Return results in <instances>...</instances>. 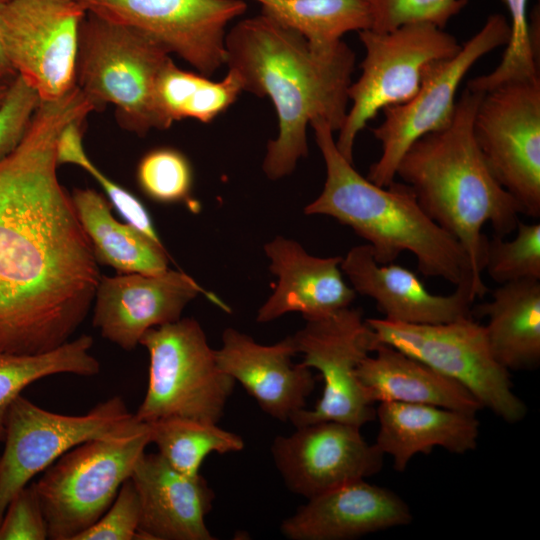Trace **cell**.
<instances>
[{"label":"cell","mask_w":540,"mask_h":540,"mask_svg":"<svg viewBox=\"0 0 540 540\" xmlns=\"http://www.w3.org/2000/svg\"><path fill=\"white\" fill-rule=\"evenodd\" d=\"M95 109L77 86L42 101L23 141L0 160V352L61 346L94 301L101 276L58 180L57 145L68 125Z\"/></svg>","instance_id":"cell-1"},{"label":"cell","mask_w":540,"mask_h":540,"mask_svg":"<svg viewBox=\"0 0 540 540\" xmlns=\"http://www.w3.org/2000/svg\"><path fill=\"white\" fill-rule=\"evenodd\" d=\"M226 62L243 91L269 97L278 133L267 144L263 171L271 180L291 174L308 155L307 127L317 119L339 131L348 112L355 53L343 41L327 47L261 14L238 21L226 39Z\"/></svg>","instance_id":"cell-2"},{"label":"cell","mask_w":540,"mask_h":540,"mask_svg":"<svg viewBox=\"0 0 540 540\" xmlns=\"http://www.w3.org/2000/svg\"><path fill=\"white\" fill-rule=\"evenodd\" d=\"M482 97L466 88L450 124L416 140L396 169V177L412 189L426 214L463 247L475 298L488 292L482 278L488 241L483 226L490 223L496 235L505 236L515 231L522 214L475 140L473 122Z\"/></svg>","instance_id":"cell-3"},{"label":"cell","mask_w":540,"mask_h":540,"mask_svg":"<svg viewBox=\"0 0 540 540\" xmlns=\"http://www.w3.org/2000/svg\"><path fill=\"white\" fill-rule=\"evenodd\" d=\"M310 126L325 163L326 178L322 192L304 213L330 216L350 227L367 241L380 264L392 263L409 252L423 275L456 287L468 285L474 296L466 252L426 214L412 189L395 180L388 186L374 184L339 152L334 131L326 121L317 119Z\"/></svg>","instance_id":"cell-4"},{"label":"cell","mask_w":540,"mask_h":540,"mask_svg":"<svg viewBox=\"0 0 540 540\" xmlns=\"http://www.w3.org/2000/svg\"><path fill=\"white\" fill-rule=\"evenodd\" d=\"M170 52L144 32L87 12L80 30L76 85L96 108L112 104L120 123L145 135L164 130L156 89Z\"/></svg>","instance_id":"cell-5"},{"label":"cell","mask_w":540,"mask_h":540,"mask_svg":"<svg viewBox=\"0 0 540 540\" xmlns=\"http://www.w3.org/2000/svg\"><path fill=\"white\" fill-rule=\"evenodd\" d=\"M365 56L361 75L348 90L351 107L336 147L353 163L356 137L380 111L412 99L431 66L456 55L462 44L431 23H408L387 32H358Z\"/></svg>","instance_id":"cell-6"},{"label":"cell","mask_w":540,"mask_h":540,"mask_svg":"<svg viewBox=\"0 0 540 540\" xmlns=\"http://www.w3.org/2000/svg\"><path fill=\"white\" fill-rule=\"evenodd\" d=\"M139 344L149 353V376L137 419L184 417L218 424L235 380L219 368L198 321L180 318L150 328Z\"/></svg>","instance_id":"cell-7"},{"label":"cell","mask_w":540,"mask_h":540,"mask_svg":"<svg viewBox=\"0 0 540 540\" xmlns=\"http://www.w3.org/2000/svg\"><path fill=\"white\" fill-rule=\"evenodd\" d=\"M147 429L113 396L84 415L48 411L19 395L10 405L0 454V522L14 495L74 447L95 439H124Z\"/></svg>","instance_id":"cell-8"},{"label":"cell","mask_w":540,"mask_h":540,"mask_svg":"<svg viewBox=\"0 0 540 540\" xmlns=\"http://www.w3.org/2000/svg\"><path fill=\"white\" fill-rule=\"evenodd\" d=\"M150 433L95 439L69 450L32 483L47 522L48 539L75 540L94 524L131 477Z\"/></svg>","instance_id":"cell-9"},{"label":"cell","mask_w":540,"mask_h":540,"mask_svg":"<svg viewBox=\"0 0 540 540\" xmlns=\"http://www.w3.org/2000/svg\"><path fill=\"white\" fill-rule=\"evenodd\" d=\"M366 322L374 345L392 346L455 380L483 408L506 422H519L526 415V405L513 391L510 372L497 362L484 325L472 316L439 324H408L384 318H368Z\"/></svg>","instance_id":"cell-10"},{"label":"cell","mask_w":540,"mask_h":540,"mask_svg":"<svg viewBox=\"0 0 540 540\" xmlns=\"http://www.w3.org/2000/svg\"><path fill=\"white\" fill-rule=\"evenodd\" d=\"M510 24L501 14L490 15L482 28L461 45L453 57L430 67L420 89L408 102L382 110V122L372 129L381 144V155L367 179L388 186L396 178L397 166L410 146L422 136L443 129L452 121L456 93L471 67L484 55L505 46Z\"/></svg>","instance_id":"cell-11"},{"label":"cell","mask_w":540,"mask_h":540,"mask_svg":"<svg viewBox=\"0 0 540 540\" xmlns=\"http://www.w3.org/2000/svg\"><path fill=\"white\" fill-rule=\"evenodd\" d=\"M473 133L500 185L521 212L540 216V78L511 82L485 94Z\"/></svg>","instance_id":"cell-12"},{"label":"cell","mask_w":540,"mask_h":540,"mask_svg":"<svg viewBox=\"0 0 540 540\" xmlns=\"http://www.w3.org/2000/svg\"><path fill=\"white\" fill-rule=\"evenodd\" d=\"M302 365L320 372L322 396L313 409L292 419L295 427L318 421H338L362 427L375 419V409L362 387L357 369L372 353V330L358 308L345 307L327 316L306 320L292 335Z\"/></svg>","instance_id":"cell-13"},{"label":"cell","mask_w":540,"mask_h":540,"mask_svg":"<svg viewBox=\"0 0 540 540\" xmlns=\"http://www.w3.org/2000/svg\"><path fill=\"white\" fill-rule=\"evenodd\" d=\"M88 12L78 2L9 0L0 16L5 55L17 75L41 102L66 95L76 86L80 30Z\"/></svg>","instance_id":"cell-14"},{"label":"cell","mask_w":540,"mask_h":540,"mask_svg":"<svg viewBox=\"0 0 540 540\" xmlns=\"http://www.w3.org/2000/svg\"><path fill=\"white\" fill-rule=\"evenodd\" d=\"M88 10L136 28L210 77L225 65L229 23L243 0H88Z\"/></svg>","instance_id":"cell-15"},{"label":"cell","mask_w":540,"mask_h":540,"mask_svg":"<svg viewBox=\"0 0 540 540\" xmlns=\"http://www.w3.org/2000/svg\"><path fill=\"white\" fill-rule=\"evenodd\" d=\"M277 436L271 446L274 463L287 488L313 498L349 482L378 473L384 454L369 444L360 427L318 421Z\"/></svg>","instance_id":"cell-16"},{"label":"cell","mask_w":540,"mask_h":540,"mask_svg":"<svg viewBox=\"0 0 540 540\" xmlns=\"http://www.w3.org/2000/svg\"><path fill=\"white\" fill-rule=\"evenodd\" d=\"M199 293L227 309L181 271L101 276L94 297L93 325L102 337L131 351L150 328L179 320L186 305Z\"/></svg>","instance_id":"cell-17"},{"label":"cell","mask_w":540,"mask_h":540,"mask_svg":"<svg viewBox=\"0 0 540 540\" xmlns=\"http://www.w3.org/2000/svg\"><path fill=\"white\" fill-rule=\"evenodd\" d=\"M295 354L292 336L262 345L234 328L224 330L222 346L215 350L219 368L238 381L265 413L280 421H291L305 409L315 387L311 369L292 364Z\"/></svg>","instance_id":"cell-18"},{"label":"cell","mask_w":540,"mask_h":540,"mask_svg":"<svg viewBox=\"0 0 540 540\" xmlns=\"http://www.w3.org/2000/svg\"><path fill=\"white\" fill-rule=\"evenodd\" d=\"M340 267L354 291L374 300L386 320L439 324L472 316L475 298L468 285L448 295L431 293L412 270L378 263L368 244L351 248Z\"/></svg>","instance_id":"cell-19"},{"label":"cell","mask_w":540,"mask_h":540,"mask_svg":"<svg viewBox=\"0 0 540 540\" xmlns=\"http://www.w3.org/2000/svg\"><path fill=\"white\" fill-rule=\"evenodd\" d=\"M130 478L140 503V540L215 539L205 522L215 496L200 474L185 475L158 452H144Z\"/></svg>","instance_id":"cell-20"},{"label":"cell","mask_w":540,"mask_h":540,"mask_svg":"<svg viewBox=\"0 0 540 540\" xmlns=\"http://www.w3.org/2000/svg\"><path fill=\"white\" fill-rule=\"evenodd\" d=\"M285 519L280 531L291 540H347L411 522L408 505L393 491L365 479L313 498Z\"/></svg>","instance_id":"cell-21"},{"label":"cell","mask_w":540,"mask_h":540,"mask_svg":"<svg viewBox=\"0 0 540 540\" xmlns=\"http://www.w3.org/2000/svg\"><path fill=\"white\" fill-rule=\"evenodd\" d=\"M270 271L278 283L259 309L256 320L273 321L289 312L305 320L327 316L355 299L356 292L344 280L342 257L321 258L308 254L296 241L278 236L264 246Z\"/></svg>","instance_id":"cell-22"},{"label":"cell","mask_w":540,"mask_h":540,"mask_svg":"<svg viewBox=\"0 0 540 540\" xmlns=\"http://www.w3.org/2000/svg\"><path fill=\"white\" fill-rule=\"evenodd\" d=\"M379 430L375 445L403 472L418 453L441 447L463 454L474 450L479 437L476 415L427 404L380 402L375 409Z\"/></svg>","instance_id":"cell-23"},{"label":"cell","mask_w":540,"mask_h":540,"mask_svg":"<svg viewBox=\"0 0 540 540\" xmlns=\"http://www.w3.org/2000/svg\"><path fill=\"white\" fill-rule=\"evenodd\" d=\"M357 369L369 400L427 404L476 415L483 407L461 384L418 359L376 343Z\"/></svg>","instance_id":"cell-24"},{"label":"cell","mask_w":540,"mask_h":540,"mask_svg":"<svg viewBox=\"0 0 540 540\" xmlns=\"http://www.w3.org/2000/svg\"><path fill=\"white\" fill-rule=\"evenodd\" d=\"M490 350L507 369L536 367L540 361V280L499 284L491 299L477 307Z\"/></svg>","instance_id":"cell-25"},{"label":"cell","mask_w":540,"mask_h":540,"mask_svg":"<svg viewBox=\"0 0 540 540\" xmlns=\"http://www.w3.org/2000/svg\"><path fill=\"white\" fill-rule=\"evenodd\" d=\"M80 224L97 262L120 273L158 275L168 270L162 244L111 213V204L97 191L75 189L71 195Z\"/></svg>","instance_id":"cell-26"},{"label":"cell","mask_w":540,"mask_h":540,"mask_svg":"<svg viewBox=\"0 0 540 540\" xmlns=\"http://www.w3.org/2000/svg\"><path fill=\"white\" fill-rule=\"evenodd\" d=\"M241 92L242 82L230 69L223 80L211 81L198 72L180 69L172 60L160 74L156 89L164 129L185 118L210 123L229 108Z\"/></svg>","instance_id":"cell-27"},{"label":"cell","mask_w":540,"mask_h":540,"mask_svg":"<svg viewBox=\"0 0 540 540\" xmlns=\"http://www.w3.org/2000/svg\"><path fill=\"white\" fill-rule=\"evenodd\" d=\"M93 339L81 335L44 353L0 352V441H3L7 413L21 392L37 380L57 374L95 376L99 361L90 353Z\"/></svg>","instance_id":"cell-28"},{"label":"cell","mask_w":540,"mask_h":540,"mask_svg":"<svg viewBox=\"0 0 540 540\" xmlns=\"http://www.w3.org/2000/svg\"><path fill=\"white\" fill-rule=\"evenodd\" d=\"M262 13L301 34L311 44L327 47L348 32L370 29L371 15L363 0H254Z\"/></svg>","instance_id":"cell-29"},{"label":"cell","mask_w":540,"mask_h":540,"mask_svg":"<svg viewBox=\"0 0 540 540\" xmlns=\"http://www.w3.org/2000/svg\"><path fill=\"white\" fill-rule=\"evenodd\" d=\"M150 442L175 470L198 475L204 459L212 452H237L243 439L217 424L184 417H165L147 423Z\"/></svg>","instance_id":"cell-30"},{"label":"cell","mask_w":540,"mask_h":540,"mask_svg":"<svg viewBox=\"0 0 540 540\" xmlns=\"http://www.w3.org/2000/svg\"><path fill=\"white\" fill-rule=\"evenodd\" d=\"M511 18L510 38L503 57L490 73L477 76L467 82L466 88L485 94L511 82L528 81L539 77V45L536 31L539 17L528 20V0H504Z\"/></svg>","instance_id":"cell-31"},{"label":"cell","mask_w":540,"mask_h":540,"mask_svg":"<svg viewBox=\"0 0 540 540\" xmlns=\"http://www.w3.org/2000/svg\"><path fill=\"white\" fill-rule=\"evenodd\" d=\"M84 122L85 120L73 122L63 130L57 145L58 165L73 164L85 170L100 185L111 206H114L125 222L153 240L161 242L144 204L105 175L86 154L82 140Z\"/></svg>","instance_id":"cell-32"},{"label":"cell","mask_w":540,"mask_h":540,"mask_svg":"<svg viewBox=\"0 0 540 540\" xmlns=\"http://www.w3.org/2000/svg\"><path fill=\"white\" fill-rule=\"evenodd\" d=\"M512 240L488 239L483 272L499 284L540 280V223L518 221Z\"/></svg>","instance_id":"cell-33"},{"label":"cell","mask_w":540,"mask_h":540,"mask_svg":"<svg viewBox=\"0 0 540 540\" xmlns=\"http://www.w3.org/2000/svg\"><path fill=\"white\" fill-rule=\"evenodd\" d=\"M142 191L161 203L186 201L192 188V169L188 159L173 148H157L145 154L137 168Z\"/></svg>","instance_id":"cell-34"},{"label":"cell","mask_w":540,"mask_h":540,"mask_svg":"<svg viewBox=\"0 0 540 540\" xmlns=\"http://www.w3.org/2000/svg\"><path fill=\"white\" fill-rule=\"evenodd\" d=\"M370 12L371 28L387 32L408 24L425 22L444 29L468 0H363Z\"/></svg>","instance_id":"cell-35"},{"label":"cell","mask_w":540,"mask_h":540,"mask_svg":"<svg viewBox=\"0 0 540 540\" xmlns=\"http://www.w3.org/2000/svg\"><path fill=\"white\" fill-rule=\"evenodd\" d=\"M40 103L38 93L23 77L16 75L9 82L0 105V160L23 141Z\"/></svg>","instance_id":"cell-36"},{"label":"cell","mask_w":540,"mask_h":540,"mask_svg":"<svg viewBox=\"0 0 540 540\" xmlns=\"http://www.w3.org/2000/svg\"><path fill=\"white\" fill-rule=\"evenodd\" d=\"M140 503L137 491L128 478L103 515L75 540L140 539Z\"/></svg>","instance_id":"cell-37"},{"label":"cell","mask_w":540,"mask_h":540,"mask_svg":"<svg viewBox=\"0 0 540 540\" xmlns=\"http://www.w3.org/2000/svg\"><path fill=\"white\" fill-rule=\"evenodd\" d=\"M47 522L33 484L19 490L0 522V540H46Z\"/></svg>","instance_id":"cell-38"},{"label":"cell","mask_w":540,"mask_h":540,"mask_svg":"<svg viewBox=\"0 0 540 540\" xmlns=\"http://www.w3.org/2000/svg\"><path fill=\"white\" fill-rule=\"evenodd\" d=\"M8 1L9 0H0V16H1V12L4 6L6 5ZM16 75H17L16 72L10 65L5 55V52L2 46V41H1V34H0V81H4V82H6L7 80L11 81Z\"/></svg>","instance_id":"cell-39"},{"label":"cell","mask_w":540,"mask_h":540,"mask_svg":"<svg viewBox=\"0 0 540 540\" xmlns=\"http://www.w3.org/2000/svg\"><path fill=\"white\" fill-rule=\"evenodd\" d=\"M9 82L0 81V105L3 102L4 97L6 95Z\"/></svg>","instance_id":"cell-40"},{"label":"cell","mask_w":540,"mask_h":540,"mask_svg":"<svg viewBox=\"0 0 540 540\" xmlns=\"http://www.w3.org/2000/svg\"><path fill=\"white\" fill-rule=\"evenodd\" d=\"M60 1H69V2H78L84 4L86 7L88 5V0H60ZM88 9V7H87Z\"/></svg>","instance_id":"cell-41"}]
</instances>
